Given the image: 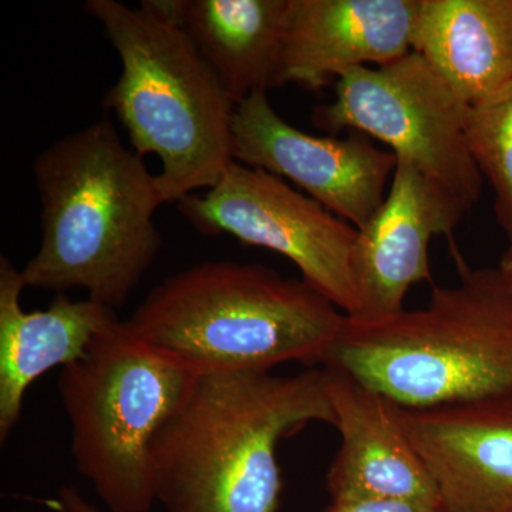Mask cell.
<instances>
[{"mask_svg":"<svg viewBox=\"0 0 512 512\" xmlns=\"http://www.w3.org/2000/svg\"><path fill=\"white\" fill-rule=\"evenodd\" d=\"M320 369L342 439L326 477L332 501L403 500L443 508L404 427L403 407L342 370Z\"/></svg>","mask_w":512,"mask_h":512,"instance_id":"cell-11","label":"cell"},{"mask_svg":"<svg viewBox=\"0 0 512 512\" xmlns=\"http://www.w3.org/2000/svg\"><path fill=\"white\" fill-rule=\"evenodd\" d=\"M323 512H446L433 505L403 500H335Z\"/></svg>","mask_w":512,"mask_h":512,"instance_id":"cell-18","label":"cell"},{"mask_svg":"<svg viewBox=\"0 0 512 512\" xmlns=\"http://www.w3.org/2000/svg\"><path fill=\"white\" fill-rule=\"evenodd\" d=\"M346 315L303 279L258 264L210 261L154 286L127 329L194 375L319 365Z\"/></svg>","mask_w":512,"mask_h":512,"instance_id":"cell-3","label":"cell"},{"mask_svg":"<svg viewBox=\"0 0 512 512\" xmlns=\"http://www.w3.org/2000/svg\"><path fill=\"white\" fill-rule=\"evenodd\" d=\"M413 52L464 103L512 82V0H420Z\"/></svg>","mask_w":512,"mask_h":512,"instance_id":"cell-16","label":"cell"},{"mask_svg":"<svg viewBox=\"0 0 512 512\" xmlns=\"http://www.w3.org/2000/svg\"><path fill=\"white\" fill-rule=\"evenodd\" d=\"M467 211L453 192L397 158L386 200L357 234L352 262L357 312L349 318L373 322L403 312L410 288L431 281V239L450 235Z\"/></svg>","mask_w":512,"mask_h":512,"instance_id":"cell-10","label":"cell"},{"mask_svg":"<svg viewBox=\"0 0 512 512\" xmlns=\"http://www.w3.org/2000/svg\"><path fill=\"white\" fill-rule=\"evenodd\" d=\"M446 512H512V392L403 409Z\"/></svg>","mask_w":512,"mask_h":512,"instance_id":"cell-12","label":"cell"},{"mask_svg":"<svg viewBox=\"0 0 512 512\" xmlns=\"http://www.w3.org/2000/svg\"><path fill=\"white\" fill-rule=\"evenodd\" d=\"M336 99L313 110L330 134H369L467 205L477 204L483 175L467 144L468 104L417 52L382 67H357L336 82Z\"/></svg>","mask_w":512,"mask_h":512,"instance_id":"cell-7","label":"cell"},{"mask_svg":"<svg viewBox=\"0 0 512 512\" xmlns=\"http://www.w3.org/2000/svg\"><path fill=\"white\" fill-rule=\"evenodd\" d=\"M234 160L292 181L323 207L362 229L387 195L397 157L367 138L319 137L282 119L268 93H255L235 106Z\"/></svg>","mask_w":512,"mask_h":512,"instance_id":"cell-9","label":"cell"},{"mask_svg":"<svg viewBox=\"0 0 512 512\" xmlns=\"http://www.w3.org/2000/svg\"><path fill=\"white\" fill-rule=\"evenodd\" d=\"M195 376L151 352L119 318L60 373L74 467L110 512L157 503L154 439Z\"/></svg>","mask_w":512,"mask_h":512,"instance_id":"cell-6","label":"cell"},{"mask_svg":"<svg viewBox=\"0 0 512 512\" xmlns=\"http://www.w3.org/2000/svg\"><path fill=\"white\" fill-rule=\"evenodd\" d=\"M207 60L235 104L278 87L289 0H153Z\"/></svg>","mask_w":512,"mask_h":512,"instance_id":"cell-15","label":"cell"},{"mask_svg":"<svg viewBox=\"0 0 512 512\" xmlns=\"http://www.w3.org/2000/svg\"><path fill=\"white\" fill-rule=\"evenodd\" d=\"M508 238V247L505 249L503 256H501L500 264L497 269L500 272L501 278L512 292V234Z\"/></svg>","mask_w":512,"mask_h":512,"instance_id":"cell-20","label":"cell"},{"mask_svg":"<svg viewBox=\"0 0 512 512\" xmlns=\"http://www.w3.org/2000/svg\"><path fill=\"white\" fill-rule=\"evenodd\" d=\"M177 207L201 234L231 235L285 256L340 312L356 315L352 262L359 229L284 178L234 161L214 187L187 195Z\"/></svg>","mask_w":512,"mask_h":512,"instance_id":"cell-8","label":"cell"},{"mask_svg":"<svg viewBox=\"0 0 512 512\" xmlns=\"http://www.w3.org/2000/svg\"><path fill=\"white\" fill-rule=\"evenodd\" d=\"M335 424L322 369L211 373L192 379L153 443L165 512H278L282 440Z\"/></svg>","mask_w":512,"mask_h":512,"instance_id":"cell-1","label":"cell"},{"mask_svg":"<svg viewBox=\"0 0 512 512\" xmlns=\"http://www.w3.org/2000/svg\"><path fill=\"white\" fill-rule=\"evenodd\" d=\"M33 177L42 241L22 269L26 288L126 305L160 252L156 174L110 120L66 134L37 154Z\"/></svg>","mask_w":512,"mask_h":512,"instance_id":"cell-2","label":"cell"},{"mask_svg":"<svg viewBox=\"0 0 512 512\" xmlns=\"http://www.w3.org/2000/svg\"><path fill=\"white\" fill-rule=\"evenodd\" d=\"M22 272L0 258V443L5 444L22 414L29 387L55 367H67L86 353L116 311L87 298L55 296L45 311L25 312Z\"/></svg>","mask_w":512,"mask_h":512,"instance_id":"cell-14","label":"cell"},{"mask_svg":"<svg viewBox=\"0 0 512 512\" xmlns=\"http://www.w3.org/2000/svg\"><path fill=\"white\" fill-rule=\"evenodd\" d=\"M121 63L104 96L140 157L160 158L156 174L165 202L210 190L234 163L232 119L237 104L184 30L153 0L127 6L87 0Z\"/></svg>","mask_w":512,"mask_h":512,"instance_id":"cell-4","label":"cell"},{"mask_svg":"<svg viewBox=\"0 0 512 512\" xmlns=\"http://www.w3.org/2000/svg\"><path fill=\"white\" fill-rule=\"evenodd\" d=\"M320 366L379 390L403 409L512 392V292L497 268L464 269L427 306L390 318L346 316Z\"/></svg>","mask_w":512,"mask_h":512,"instance_id":"cell-5","label":"cell"},{"mask_svg":"<svg viewBox=\"0 0 512 512\" xmlns=\"http://www.w3.org/2000/svg\"><path fill=\"white\" fill-rule=\"evenodd\" d=\"M420 0H289L278 87L323 89L413 52Z\"/></svg>","mask_w":512,"mask_h":512,"instance_id":"cell-13","label":"cell"},{"mask_svg":"<svg viewBox=\"0 0 512 512\" xmlns=\"http://www.w3.org/2000/svg\"><path fill=\"white\" fill-rule=\"evenodd\" d=\"M466 136L471 157L494 192V214L512 234V82L468 106Z\"/></svg>","mask_w":512,"mask_h":512,"instance_id":"cell-17","label":"cell"},{"mask_svg":"<svg viewBox=\"0 0 512 512\" xmlns=\"http://www.w3.org/2000/svg\"><path fill=\"white\" fill-rule=\"evenodd\" d=\"M59 505L63 512H100L73 487H63L59 491Z\"/></svg>","mask_w":512,"mask_h":512,"instance_id":"cell-19","label":"cell"}]
</instances>
